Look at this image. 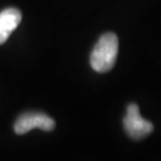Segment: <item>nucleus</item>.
I'll return each instance as SVG.
<instances>
[{
    "instance_id": "obj_1",
    "label": "nucleus",
    "mask_w": 161,
    "mask_h": 161,
    "mask_svg": "<svg viewBox=\"0 0 161 161\" xmlns=\"http://www.w3.org/2000/svg\"><path fill=\"white\" fill-rule=\"evenodd\" d=\"M118 54V38L114 32H106L93 48L90 64L98 73H106L114 68Z\"/></svg>"
},
{
    "instance_id": "obj_2",
    "label": "nucleus",
    "mask_w": 161,
    "mask_h": 161,
    "mask_svg": "<svg viewBox=\"0 0 161 161\" xmlns=\"http://www.w3.org/2000/svg\"><path fill=\"white\" fill-rule=\"evenodd\" d=\"M123 124H124V129H125V132L129 135V137L134 138V140L144 138L154 129L150 122L146 121L143 117H141L138 106L134 103L128 105L127 114L123 119Z\"/></svg>"
},
{
    "instance_id": "obj_3",
    "label": "nucleus",
    "mask_w": 161,
    "mask_h": 161,
    "mask_svg": "<svg viewBox=\"0 0 161 161\" xmlns=\"http://www.w3.org/2000/svg\"><path fill=\"white\" fill-rule=\"evenodd\" d=\"M55 128V121L52 117L42 112H25L17 118L14 123V132L23 135L32 129H41L44 131H52Z\"/></svg>"
},
{
    "instance_id": "obj_4",
    "label": "nucleus",
    "mask_w": 161,
    "mask_h": 161,
    "mask_svg": "<svg viewBox=\"0 0 161 161\" xmlns=\"http://www.w3.org/2000/svg\"><path fill=\"white\" fill-rule=\"evenodd\" d=\"M22 20V13L18 8H6L0 12V44L5 43L10 35L17 29Z\"/></svg>"
}]
</instances>
